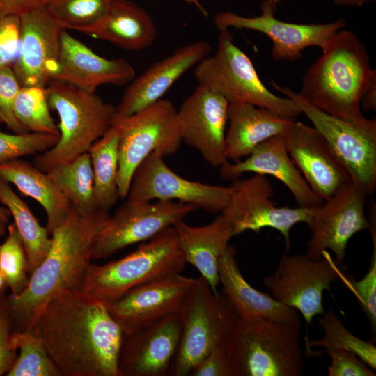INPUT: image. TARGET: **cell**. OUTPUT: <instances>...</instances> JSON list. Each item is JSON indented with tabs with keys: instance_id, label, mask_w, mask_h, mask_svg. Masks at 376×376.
Returning a JSON list of instances; mask_svg holds the SVG:
<instances>
[{
	"instance_id": "e575fe53",
	"label": "cell",
	"mask_w": 376,
	"mask_h": 376,
	"mask_svg": "<svg viewBox=\"0 0 376 376\" xmlns=\"http://www.w3.org/2000/svg\"><path fill=\"white\" fill-rule=\"evenodd\" d=\"M49 108L46 87L22 86L13 103L15 117L29 132L59 135Z\"/></svg>"
},
{
	"instance_id": "f5cc1de1",
	"label": "cell",
	"mask_w": 376,
	"mask_h": 376,
	"mask_svg": "<svg viewBox=\"0 0 376 376\" xmlns=\"http://www.w3.org/2000/svg\"><path fill=\"white\" fill-rule=\"evenodd\" d=\"M2 11H3L2 7L0 6V13H2Z\"/></svg>"
},
{
	"instance_id": "cb8c5ba5",
	"label": "cell",
	"mask_w": 376,
	"mask_h": 376,
	"mask_svg": "<svg viewBox=\"0 0 376 376\" xmlns=\"http://www.w3.org/2000/svg\"><path fill=\"white\" fill-rule=\"evenodd\" d=\"M135 78L132 65L123 58H106L63 31L54 80L94 93L102 84L123 86ZM52 79V80H53Z\"/></svg>"
},
{
	"instance_id": "7402d4cb",
	"label": "cell",
	"mask_w": 376,
	"mask_h": 376,
	"mask_svg": "<svg viewBox=\"0 0 376 376\" xmlns=\"http://www.w3.org/2000/svg\"><path fill=\"white\" fill-rule=\"evenodd\" d=\"M211 50L207 41H196L176 49L152 64L131 81L116 107L115 115L130 116L161 100L176 81L207 56Z\"/></svg>"
},
{
	"instance_id": "9c48e42d",
	"label": "cell",
	"mask_w": 376,
	"mask_h": 376,
	"mask_svg": "<svg viewBox=\"0 0 376 376\" xmlns=\"http://www.w3.org/2000/svg\"><path fill=\"white\" fill-rule=\"evenodd\" d=\"M271 84L297 103L325 139L350 181L366 196H371L376 187V119L343 120L311 105L287 86L281 87L274 81Z\"/></svg>"
},
{
	"instance_id": "44dd1931",
	"label": "cell",
	"mask_w": 376,
	"mask_h": 376,
	"mask_svg": "<svg viewBox=\"0 0 376 376\" xmlns=\"http://www.w3.org/2000/svg\"><path fill=\"white\" fill-rule=\"evenodd\" d=\"M284 136L292 160L313 191L323 201L350 181L325 139L313 126L295 120Z\"/></svg>"
},
{
	"instance_id": "ac0fdd59",
	"label": "cell",
	"mask_w": 376,
	"mask_h": 376,
	"mask_svg": "<svg viewBox=\"0 0 376 376\" xmlns=\"http://www.w3.org/2000/svg\"><path fill=\"white\" fill-rule=\"evenodd\" d=\"M20 43L13 70L21 86L45 87L58 68L65 29L42 6L19 15Z\"/></svg>"
},
{
	"instance_id": "277c9868",
	"label": "cell",
	"mask_w": 376,
	"mask_h": 376,
	"mask_svg": "<svg viewBox=\"0 0 376 376\" xmlns=\"http://www.w3.org/2000/svg\"><path fill=\"white\" fill-rule=\"evenodd\" d=\"M299 326L237 316L225 340L233 376H301Z\"/></svg>"
},
{
	"instance_id": "6da1fadb",
	"label": "cell",
	"mask_w": 376,
	"mask_h": 376,
	"mask_svg": "<svg viewBox=\"0 0 376 376\" xmlns=\"http://www.w3.org/2000/svg\"><path fill=\"white\" fill-rule=\"evenodd\" d=\"M61 376H120L123 331L106 303L80 290L52 297L31 326Z\"/></svg>"
},
{
	"instance_id": "7a4b0ae2",
	"label": "cell",
	"mask_w": 376,
	"mask_h": 376,
	"mask_svg": "<svg viewBox=\"0 0 376 376\" xmlns=\"http://www.w3.org/2000/svg\"><path fill=\"white\" fill-rule=\"evenodd\" d=\"M109 216L108 211L101 209L86 213L70 205L66 217L52 233L50 249L31 275L27 286L17 295H6L14 331L31 327L55 295L80 290L95 241Z\"/></svg>"
},
{
	"instance_id": "603a6c76",
	"label": "cell",
	"mask_w": 376,
	"mask_h": 376,
	"mask_svg": "<svg viewBox=\"0 0 376 376\" xmlns=\"http://www.w3.org/2000/svg\"><path fill=\"white\" fill-rule=\"evenodd\" d=\"M246 173L274 177L288 189L300 207H315L324 201L313 191L290 157L284 134L264 141L245 159L228 161L219 167L224 180H235Z\"/></svg>"
},
{
	"instance_id": "5b68a950",
	"label": "cell",
	"mask_w": 376,
	"mask_h": 376,
	"mask_svg": "<svg viewBox=\"0 0 376 376\" xmlns=\"http://www.w3.org/2000/svg\"><path fill=\"white\" fill-rule=\"evenodd\" d=\"M46 90L49 107L59 116V138L54 146L37 155L33 164L48 173L88 152L111 127L116 107L95 93L58 80H51Z\"/></svg>"
},
{
	"instance_id": "7dc6e473",
	"label": "cell",
	"mask_w": 376,
	"mask_h": 376,
	"mask_svg": "<svg viewBox=\"0 0 376 376\" xmlns=\"http://www.w3.org/2000/svg\"><path fill=\"white\" fill-rule=\"evenodd\" d=\"M375 0H332L334 4L338 6H348L361 7L367 3L372 2Z\"/></svg>"
},
{
	"instance_id": "9a60e30c",
	"label": "cell",
	"mask_w": 376,
	"mask_h": 376,
	"mask_svg": "<svg viewBox=\"0 0 376 376\" xmlns=\"http://www.w3.org/2000/svg\"><path fill=\"white\" fill-rule=\"evenodd\" d=\"M366 196L351 181L313 208L306 223L311 230L305 255L313 259L331 250L335 262L342 265L348 241L358 232L368 229L365 212Z\"/></svg>"
},
{
	"instance_id": "681fc988",
	"label": "cell",
	"mask_w": 376,
	"mask_h": 376,
	"mask_svg": "<svg viewBox=\"0 0 376 376\" xmlns=\"http://www.w3.org/2000/svg\"><path fill=\"white\" fill-rule=\"evenodd\" d=\"M185 1L186 3L194 6L199 12L203 15L204 16L208 15V12L205 9V8L202 5L200 0H182Z\"/></svg>"
},
{
	"instance_id": "ee69618b",
	"label": "cell",
	"mask_w": 376,
	"mask_h": 376,
	"mask_svg": "<svg viewBox=\"0 0 376 376\" xmlns=\"http://www.w3.org/2000/svg\"><path fill=\"white\" fill-rule=\"evenodd\" d=\"M190 376H233L224 340L213 348L189 373Z\"/></svg>"
},
{
	"instance_id": "b9f144b4",
	"label": "cell",
	"mask_w": 376,
	"mask_h": 376,
	"mask_svg": "<svg viewBox=\"0 0 376 376\" xmlns=\"http://www.w3.org/2000/svg\"><path fill=\"white\" fill-rule=\"evenodd\" d=\"M13 332V321L5 295L0 300V376L6 375L17 357V349L12 339Z\"/></svg>"
},
{
	"instance_id": "3957f363",
	"label": "cell",
	"mask_w": 376,
	"mask_h": 376,
	"mask_svg": "<svg viewBox=\"0 0 376 376\" xmlns=\"http://www.w3.org/2000/svg\"><path fill=\"white\" fill-rule=\"evenodd\" d=\"M308 68L297 94L317 109L338 118L357 122L365 118L361 100L376 70L364 44L349 30H339Z\"/></svg>"
},
{
	"instance_id": "83f0119b",
	"label": "cell",
	"mask_w": 376,
	"mask_h": 376,
	"mask_svg": "<svg viewBox=\"0 0 376 376\" xmlns=\"http://www.w3.org/2000/svg\"><path fill=\"white\" fill-rule=\"evenodd\" d=\"M79 32L127 50L139 51L154 42L157 27L150 14L133 1L110 0L104 15Z\"/></svg>"
},
{
	"instance_id": "f546056e",
	"label": "cell",
	"mask_w": 376,
	"mask_h": 376,
	"mask_svg": "<svg viewBox=\"0 0 376 376\" xmlns=\"http://www.w3.org/2000/svg\"><path fill=\"white\" fill-rule=\"evenodd\" d=\"M94 191L97 206L108 211L117 203L119 196L118 174L119 167V133L111 125L106 133L89 148Z\"/></svg>"
},
{
	"instance_id": "74e56055",
	"label": "cell",
	"mask_w": 376,
	"mask_h": 376,
	"mask_svg": "<svg viewBox=\"0 0 376 376\" xmlns=\"http://www.w3.org/2000/svg\"><path fill=\"white\" fill-rule=\"evenodd\" d=\"M59 135L26 132L10 134L0 131V164L29 155L42 153L54 146Z\"/></svg>"
},
{
	"instance_id": "4316f807",
	"label": "cell",
	"mask_w": 376,
	"mask_h": 376,
	"mask_svg": "<svg viewBox=\"0 0 376 376\" xmlns=\"http://www.w3.org/2000/svg\"><path fill=\"white\" fill-rule=\"evenodd\" d=\"M173 227L185 263L196 268L212 290L217 292L219 259L235 236L230 222L220 213L202 226H192L182 220Z\"/></svg>"
},
{
	"instance_id": "f1b7e54d",
	"label": "cell",
	"mask_w": 376,
	"mask_h": 376,
	"mask_svg": "<svg viewBox=\"0 0 376 376\" xmlns=\"http://www.w3.org/2000/svg\"><path fill=\"white\" fill-rule=\"evenodd\" d=\"M0 179L15 185L19 191L36 200L47 214L46 228L52 235L66 217L70 203L48 173L33 164L15 159L0 164Z\"/></svg>"
},
{
	"instance_id": "f907efd6",
	"label": "cell",
	"mask_w": 376,
	"mask_h": 376,
	"mask_svg": "<svg viewBox=\"0 0 376 376\" xmlns=\"http://www.w3.org/2000/svg\"><path fill=\"white\" fill-rule=\"evenodd\" d=\"M7 288L8 285L6 281L3 274L0 272V300L6 295L5 292Z\"/></svg>"
},
{
	"instance_id": "7c38bea8",
	"label": "cell",
	"mask_w": 376,
	"mask_h": 376,
	"mask_svg": "<svg viewBox=\"0 0 376 376\" xmlns=\"http://www.w3.org/2000/svg\"><path fill=\"white\" fill-rule=\"evenodd\" d=\"M198 207L176 201L155 202L126 198L109 218L95 241L92 260L107 258L130 245L150 240Z\"/></svg>"
},
{
	"instance_id": "4fadbf2b",
	"label": "cell",
	"mask_w": 376,
	"mask_h": 376,
	"mask_svg": "<svg viewBox=\"0 0 376 376\" xmlns=\"http://www.w3.org/2000/svg\"><path fill=\"white\" fill-rule=\"evenodd\" d=\"M233 181L230 198L221 213L230 222L234 235L271 228L283 236L288 248L292 228L298 223L306 224L314 207H276L272 200L274 189L265 175L255 174Z\"/></svg>"
},
{
	"instance_id": "d590c367",
	"label": "cell",
	"mask_w": 376,
	"mask_h": 376,
	"mask_svg": "<svg viewBox=\"0 0 376 376\" xmlns=\"http://www.w3.org/2000/svg\"><path fill=\"white\" fill-rule=\"evenodd\" d=\"M7 231L6 240L0 244V272L10 294L17 295L27 286L31 274L23 242L14 222L8 225Z\"/></svg>"
},
{
	"instance_id": "ba28073f",
	"label": "cell",
	"mask_w": 376,
	"mask_h": 376,
	"mask_svg": "<svg viewBox=\"0 0 376 376\" xmlns=\"http://www.w3.org/2000/svg\"><path fill=\"white\" fill-rule=\"evenodd\" d=\"M177 109L168 100L161 99L130 116H114L112 125L119 133L118 188L120 198H126L132 179L141 163L152 152L164 157L175 154L182 140Z\"/></svg>"
},
{
	"instance_id": "8fae6325",
	"label": "cell",
	"mask_w": 376,
	"mask_h": 376,
	"mask_svg": "<svg viewBox=\"0 0 376 376\" xmlns=\"http://www.w3.org/2000/svg\"><path fill=\"white\" fill-rule=\"evenodd\" d=\"M340 265L327 251L318 259L285 253L275 272L264 278L263 285L275 300L301 313L308 325L315 316L325 312L324 292L345 276Z\"/></svg>"
},
{
	"instance_id": "30bf717a",
	"label": "cell",
	"mask_w": 376,
	"mask_h": 376,
	"mask_svg": "<svg viewBox=\"0 0 376 376\" xmlns=\"http://www.w3.org/2000/svg\"><path fill=\"white\" fill-rule=\"evenodd\" d=\"M180 313L182 333L169 375L186 376L228 334L237 315L224 294L199 276Z\"/></svg>"
},
{
	"instance_id": "1f68e13d",
	"label": "cell",
	"mask_w": 376,
	"mask_h": 376,
	"mask_svg": "<svg viewBox=\"0 0 376 376\" xmlns=\"http://www.w3.org/2000/svg\"><path fill=\"white\" fill-rule=\"evenodd\" d=\"M47 173L77 210L86 213L99 209L95 201L93 173L88 152L56 166Z\"/></svg>"
},
{
	"instance_id": "11a10c76",
	"label": "cell",
	"mask_w": 376,
	"mask_h": 376,
	"mask_svg": "<svg viewBox=\"0 0 376 376\" xmlns=\"http://www.w3.org/2000/svg\"><path fill=\"white\" fill-rule=\"evenodd\" d=\"M1 123V121L0 120V123Z\"/></svg>"
},
{
	"instance_id": "bcb514c9",
	"label": "cell",
	"mask_w": 376,
	"mask_h": 376,
	"mask_svg": "<svg viewBox=\"0 0 376 376\" xmlns=\"http://www.w3.org/2000/svg\"><path fill=\"white\" fill-rule=\"evenodd\" d=\"M361 108L366 111L376 110V77L371 80L362 95Z\"/></svg>"
},
{
	"instance_id": "816d5d0a",
	"label": "cell",
	"mask_w": 376,
	"mask_h": 376,
	"mask_svg": "<svg viewBox=\"0 0 376 376\" xmlns=\"http://www.w3.org/2000/svg\"><path fill=\"white\" fill-rule=\"evenodd\" d=\"M6 230H7V227H3V226H0V237L4 235Z\"/></svg>"
},
{
	"instance_id": "7bdbcfd3",
	"label": "cell",
	"mask_w": 376,
	"mask_h": 376,
	"mask_svg": "<svg viewBox=\"0 0 376 376\" xmlns=\"http://www.w3.org/2000/svg\"><path fill=\"white\" fill-rule=\"evenodd\" d=\"M324 352L331 358L329 376H375V373L354 353L342 349L331 348Z\"/></svg>"
},
{
	"instance_id": "484cf974",
	"label": "cell",
	"mask_w": 376,
	"mask_h": 376,
	"mask_svg": "<svg viewBox=\"0 0 376 376\" xmlns=\"http://www.w3.org/2000/svg\"><path fill=\"white\" fill-rule=\"evenodd\" d=\"M295 120L267 108L249 103H229L228 128L225 136L227 159L235 162L246 157L264 141L285 134Z\"/></svg>"
},
{
	"instance_id": "db71d44e",
	"label": "cell",
	"mask_w": 376,
	"mask_h": 376,
	"mask_svg": "<svg viewBox=\"0 0 376 376\" xmlns=\"http://www.w3.org/2000/svg\"><path fill=\"white\" fill-rule=\"evenodd\" d=\"M274 1H276L278 3H281V0H274Z\"/></svg>"
},
{
	"instance_id": "4dcf8cb0",
	"label": "cell",
	"mask_w": 376,
	"mask_h": 376,
	"mask_svg": "<svg viewBox=\"0 0 376 376\" xmlns=\"http://www.w3.org/2000/svg\"><path fill=\"white\" fill-rule=\"evenodd\" d=\"M0 202L6 207L23 242L31 275L47 256L52 237L32 211L13 190L10 184L0 179Z\"/></svg>"
},
{
	"instance_id": "ffe728a7",
	"label": "cell",
	"mask_w": 376,
	"mask_h": 376,
	"mask_svg": "<svg viewBox=\"0 0 376 376\" xmlns=\"http://www.w3.org/2000/svg\"><path fill=\"white\" fill-rule=\"evenodd\" d=\"M182 333L180 314L123 334L118 367L120 376L169 375Z\"/></svg>"
},
{
	"instance_id": "d6986e66",
	"label": "cell",
	"mask_w": 376,
	"mask_h": 376,
	"mask_svg": "<svg viewBox=\"0 0 376 376\" xmlns=\"http://www.w3.org/2000/svg\"><path fill=\"white\" fill-rule=\"evenodd\" d=\"M228 105L224 97L198 85L177 110L182 142L194 148L212 167L228 161L225 153Z\"/></svg>"
},
{
	"instance_id": "52a82bcc",
	"label": "cell",
	"mask_w": 376,
	"mask_h": 376,
	"mask_svg": "<svg viewBox=\"0 0 376 376\" xmlns=\"http://www.w3.org/2000/svg\"><path fill=\"white\" fill-rule=\"evenodd\" d=\"M194 74L198 86L229 103H249L293 119L301 114L291 98L279 97L267 89L249 57L234 44L228 30L221 31L216 52L202 59L194 67Z\"/></svg>"
},
{
	"instance_id": "8992f818",
	"label": "cell",
	"mask_w": 376,
	"mask_h": 376,
	"mask_svg": "<svg viewBox=\"0 0 376 376\" xmlns=\"http://www.w3.org/2000/svg\"><path fill=\"white\" fill-rule=\"evenodd\" d=\"M173 226L126 256L102 265L91 263L80 290L104 303L152 280L180 273L185 265Z\"/></svg>"
},
{
	"instance_id": "d6a6232c",
	"label": "cell",
	"mask_w": 376,
	"mask_h": 376,
	"mask_svg": "<svg viewBox=\"0 0 376 376\" xmlns=\"http://www.w3.org/2000/svg\"><path fill=\"white\" fill-rule=\"evenodd\" d=\"M12 339L19 353L7 376H61L32 327L14 331Z\"/></svg>"
},
{
	"instance_id": "ab89813d",
	"label": "cell",
	"mask_w": 376,
	"mask_h": 376,
	"mask_svg": "<svg viewBox=\"0 0 376 376\" xmlns=\"http://www.w3.org/2000/svg\"><path fill=\"white\" fill-rule=\"evenodd\" d=\"M373 256L370 267L365 276L359 280L343 278L345 284L354 292L372 328L376 325V239L373 238Z\"/></svg>"
},
{
	"instance_id": "d4e9b609",
	"label": "cell",
	"mask_w": 376,
	"mask_h": 376,
	"mask_svg": "<svg viewBox=\"0 0 376 376\" xmlns=\"http://www.w3.org/2000/svg\"><path fill=\"white\" fill-rule=\"evenodd\" d=\"M236 251L228 245L219 259L218 274L223 294L240 318L260 317L301 327L299 312L253 288L242 276Z\"/></svg>"
},
{
	"instance_id": "e0dca14e",
	"label": "cell",
	"mask_w": 376,
	"mask_h": 376,
	"mask_svg": "<svg viewBox=\"0 0 376 376\" xmlns=\"http://www.w3.org/2000/svg\"><path fill=\"white\" fill-rule=\"evenodd\" d=\"M159 152L150 154L134 172L126 198L135 201H176L212 213H221L233 188L185 179L169 168Z\"/></svg>"
},
{
	"instance_id": "836d02e7",
	"label": "cell",
	"mask_w": 376,
	"mask_h": 376,
	"mask_svg": "<svg viewBox=\"0 0 376 376\" xmlns=\"http://www.w3.org/2000/svg\"><path fill=\"white\" fill-rule=\"evenodd\" d=\"M319 324L324 336L319 340L307 342L308 347H320L325 350L335 348L354 353L371 369H376V347L373 343L357 337L342 323L331 308L324 312Z\"/></svg>"
},
{
	"instance_id": "2e32d148",
	"label": "cell",
	"mask_w": 376,
	"mask_h": 376,
	"mask_svg": "<svg viewBox=\"0 0 376 376\" xmlns=\"http://www.w3.org/2000/svg\"><path fill=\"white\" fill-rule=\"evenodd\" d=\"M198 279L180 273L164 276L137 287L106 303L123 334L154 324L180 314Z\"/></svg>"
},
{
	"instance_id": "c3c4849f",
	"label": "cell",
	"mask_w": 376,
	"mask_h": 376,
	"mask_svg": "<svg viewBox=\"0 0 376 376\" xmlns=\"http://www.w3.org/2000/svg\"><path fill=\"white\" fill-rule=\"evenodd\" d=\"M11 217L8 209L5 206L0 205V226L7 227Z\"/></svg>"
},
{
	"instance_id": "f35d334b",
	"label": "cell",
	"mask_w": 376,
	"mask_h": 376,
	"mask_svg": "<svg viewBox=\"0 0 376 376\" xmlns=\"http://www.w3.org/2000/svg\"><path fill=\"white\" fill-rule=\"evenodd\" d=\"M21 87L13 68H0V120L16 134L29 132L13 111V103Z\"/></svg>"
},
{
	"instance_id": "5bb4252c",
	"label": "cell",
	"mask_w": 376,
	"mask_h": 376,
	"mask_svg": "<svg viewBox=\"0 0 376 376\" xmlns=\"http://www.w3.org/2000/svg\"><path fill=\"white\" fill-rule=\"evenodd\" d=\"M278 3L263 0L260 15L244 17L233 12H221L214 16V23L220 31L230 28L249 29L266 35L272 42V56L275 61H295L302 56V51L309 47L321 49L347 22L344 19L325 24H295L275 17Z\"/></svg>"
},
{
	"instance_id": "60d3db41",
	"label": "cell",
	"mask_w": 376,
	"mask_h": 376,
	"mask_svg": "<svg viewBox=\"0 0 376 376\" xmlns=\"http://www.w3.org/2000/svg\"><path fill=\"white\" fill-rule=\"evenodd\" d=\"M20 43L19 15L0 13V68L15 65Z\"/></svg>"
},
{
	"instance_id": "8d00e7d4",
	"label": "cell",
	"mask_w": 376,
	"mask_h": 376,
	"mask_svg": "<svg viewBox=\"0 0 376 376\" xmlns=\"http://www.w3.org/2000/svg\"><path fill=\"white\" fill-rule=\"evenodd\" d=\"M110 0H48L45 5L53 17L65 29L80 31L105 13Z\"/></svg>"
},
{
	"instance_id": "f6af8a7d",
	"label": "cell",
	"mask_w": 376,
	"mask_h": 376,
	"mask_svg": "<svg viewBox=\"0 0 376 376\" xmlns=\"http://www.w3.org/2000/svg\"><path fill=\"white\" fill-rule=\"evenodd\" d=\"M48 0H0L3 11L1 13L21 15L47 4Z\"/></svg>"
}]
</instances>
